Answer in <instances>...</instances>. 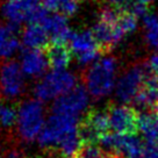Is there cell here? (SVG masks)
<instances>
[{
    "mask_svg": "<svg viewBox=\"0 0 158 158\" xmlns=\"http://www.w3.org/2000/svg\"><path fill=\"white\" fill-rule=\"evenodd\" d=\"M107 152L98 143L83 144L74 158H106Z\"/></svg>",
    "mask_w": 158,
    "mask_h": 158,
    "instance_id": "obj_21",
    "label": "cell"
},
{
    "mask_svg": "<svg viewBox=\"0 0 158 158\" xmlns=\"http://www.w3.org/2000/svg\"><path fill=\"white\" fill-rule=\"evenodd\" d=\"M79 123L77 116L51 113L37 138L40 145L44 149H57L65 135L78 128Z\"/></svg>",
    "mask_w": 158,
    "mask_h": 158,
    "instance_id": "obj_6",
    "label": "cell"
},
{
    "mask_svg": "<svg viewBox=\"0 0 158 158\" xmlns=\"http://www.w3.org/2000/svg\"><path fill=\"white\" fill-rule=\"evenodd\" d=\"M49 66L52 70H66L72 59V51L68 44L50 43L44 49Z\"/></svg>",
    "mask_w": 158,
    "mask_h": 158,
    "instance_id": "obj_16",
    "label": "cell"
},
{
    "mask_svg": "<svg viewBox=\"0 0 158 158\" xmlns=\"http://www.w3.org/2000/svg\"><path fill=\"white\" fill-rule=\"evenodd\" d=\"M144 37L149 47L158 50V14L148 13L143 18Z\"/></svg>",
    "mask_w": 158,
    "mask_h": 158,
    "instance_id": "obj_19",
    "label": "cell"
},
{
    "mask_svg": "<svg viewBox=\"0 0 158 158\" xmlns=\"http://www.w3.org/2000/svg\"><path fill=\"white\" fill-rule=\"evenodd\" d=\"M81 122L89 126L99 137L108 133L109 120L107 110H89L81 120Z\"/></svg>",
    "mask_w": 158,
    "mask_h": 158,
    "instance_id": "obj_17",
    "label": "cell"
},
{
    "mask_svg": "<svg viewBox=\"0 0 158 158\" xmlns=\"http://www.w3.org/2000/svg\"><path fill=\"white\" fill-rule=\"evenodd\" d=\"M147 63H148V66L149 69H150V71H151L152 76L156 79H158V54L152 55L147 60Z\"/></svg>",
    "mask_w": 158,
    "mask_h": 158,
    "instance_id": "obj_23",
    "label": "cell"
},
{
    "mask_svg": "<svg viewBox=\"0 0 158 158\" xmlns=\"http://www.w3.org/2000/svg\"><path fill=\"white\" fill-rule=\"evenodd\" d=\"M123 10H127L128 12H130L131 14H134L136 18H144L145 15L148 14V8H147V5L143 4V2H141V1H137V0H135V1H129V4L126 7H124Z\"/></svg>",
    "mask_w": 158,
    "mask_h": 158,
    "instance_id": "obj_22",
    "label": "cell"
},
{
    "mask_svg": "<svg viewBox=\"0 0 158 158\" xmlns=\"http://www.w3.org/2000/svg\"><path fill=\"white\" fill-rule=\"evenodd\" d=\"M22 44L25 49L44 50L50 44V37L44 27L40 23H28L22 31Z\"/></svg>",
    "mask_w": 158,
    "mask_h": 158,
    "instance_id": "obj_13",
    "label": "cell"
},
{
    "mask_svg": "<svg viewBox=\"0 0 158 158\" xmlns=\"http://www.w3.org/2000/svg\"><path fill=\"white\" fill-rule=\"evenodd\" d=\"M41 25L44 27L50 37V43L57 44H68L70 37L72 35V30L69 28L66 16L58 13H51L45 16Z\"/></svg>",
    "mask_w": 158,
    "mask_h": 158,
    "instance_id": "obj_11",
    "label": "cell"
},
{
    "mask_svg": "<svg viewBox=\"0 0 158 158\" xmlns=\"http://www.w3.org/2000/svg\"><path fill=\"white\" fill-rule=\"evenodd\" d=\"M7 1H20V0H7Z\"/></svg>",
    "mask_w": 158,
    "mask_h": 158,
    "instance_id": "obj_28",
    "label": "cell"
},
{
    "mask_svg": "<svg viewBox=\"0 0 158 158\" xmlns=\"http://www.w3.org/2000/svg\"><path fill=\"white\" fill-rule=\"evenodd\" d=\"M153 112H155V114H156V116L158 118V105L156 106V108L153 109Z\"/></svg>",
    "mask_w": 158,
    "mask_h": 158,
    "instance_id": "obj_27",
    "label": "cell"
},
{
    "mask_svg": "<svg viewBox=\"0 0 158 158\" xmlns=\"http://www.w3.org/2000/svg\"><path fill=\"white\" fill-rule=\"evenodd\" d=\"M133 105L138 109L148 112V109L153 110L158 105V79L153 76L147 80L143 89L139 91L135 98Z\"/></svg>",
    "mask_w": 158,
    "mask_h": 158,
    "instance_id": "obj_14",
    "label": "cell"
},
{
    "mask_svg": "<svg viewBox=\"0 0 158 158\" xmlns=\"http://www.w3.org/2000/svg\"><path fill=\"white\" fill-rule=\"evenodd\" d=\"M68 45L77 56L79 64L85 66L95 63L100 54H102V50L94 37L93 31L91 30L72 31Z\"/></svg>",
    "mask_w": 158,
    "mask_h": 158,
    "instance_id": "obj_7",
    "label": "cell"
},
{
    "mask_svg": "<svg viewBox=\"0 0 158 158\" xmlns=\"http://www.w3.org/2000/svg\"><path fill=\"white\" fill-rule=\"evenodd\" d=\"M76 76L68 70H51L35 86V98L42 102L56 100L77 86Z\"/></svg>",
    "mask_w": 158,
    "mask_h": 158,
    "instance_id": "obj_4",
    "label": "cell"
},
{
    "mask_svg": "<svg viewBox=\"0 0 158 158\" xmlns=\"http://www.w3.org/2000/svg\"><path fill=\"white\" fill-rule=\"evenodd\" d=\"M20 40L18 37V27L0 23V58L7 59L19 50Z\"/></svg>",
    "mask_w": 158,
    "mask_h": 158,
    "instance_id": "obj_15",
    "label": "cell"
},
{
    "mask_svg": "<svg viewBox=\"0 0 158 158\" xmlns=\"http://www.w3.org/2000/svg\"><path fill=\"white\" fill-rule=\"evenodd\" d=\"M21 69L28 77H41L49 68V62L44 50L25 49L21 57Z\"/></svg>",
    "mask_w": 158,
    "mask_h": 158,
    "instance_id": "obj_12",
    "label": "cell"
},
{
    "mask_svg": "<svg viewBox=\"0 0 158 158\" xmlns=\"http://www.w3.org/2000/svg\"><path fill=\"white\" fill-rule=\"evenodd\" d=\"M110 5H113L114 7H118V8H124L126 6L129 4L130 0H107Z\"/></svg>",
    "mask_w": 158,
    "mask_h": 158,
    "instance_id": "obj_24",
    "label": "cell"
},
{
    "mask_svg": "<svg viewBox=\"0 0 158 158\" xmlns=\"http://www.w3.org/2000/svg\"><path fill=\"white\" fill-rule=\"evenodd\" d=\"M116 70L118 62L112 56L98 59L85 70V87L92 98L102 99L113 91L116 86Z\"/></svg>",
    "mask_w": 158,
    "mask_h": 158,
    "instance_id": "obj_1",
    "label": "cell"
},
{
    "mask_svg": "<svg viewBox=\"0 0 158 158\" xmlns=\"http://www.w3.org/2000/svg\"><path fill=\"white\" fill-rule=\"evenodd\" d=\"M89 104V93L87 89L81 85H77L73 89L59 97L54 101L51 113L65 114L79 118L85 112Z\"/></svg>",
    "mask_w": 158,
    "mask_h": 158,
    "instance_id": "obj_8",
    "label": "cell"
},
{
    "mask_svg": "<svg viewBox=\"0 0 158 158\" xmlns=\"http://www.w3.org/2000/svg\"><path fill=\"white\" fill-rule=\"evenodd\" d=\"M151 76L152 73L149 69L147 60L133 64L118 78L115 86L116 98L123 104H133L139 91L143 89L144 84Z\"/></svg>",
    "mask_w": 158,
    "mask_h": 158,
    "instance_id": "obj_5",
    "label": "cell"
},
{
    "mask_svg": "<svg viewBox=\"0 0 158 158\" xmlns=\"http://www.w3.org/2000/svg\"><path fill=\"white\" fill-rule=\"evenodd\" d=\"M137 1H141V2H143V4H145V5H148V4L153 2L155 0H137Z\"/></svg>",
    "mask_w": 158,
    "mask_h": 158,
    "instance_id": "obj_26",
    "label": "cell"
},
{
    "mask_svg": "<svg viewBox=\"0 0 158 158\" xmlns=\"http://www.w3.org/2000/svg\"><path fill=\"white\" fill-rule=\"evenodd\" d=\"M23 71L21 65L13 60H8L0 68V93L6 99H15L20 97L23 86Z\"/></svg>",
    "mask_w": 158,
    "mask_h": 158,
    "instance_id": "obj_10",
    "label": "cell"
},
{
    "mask_svg": "<svg viewBox=\"0 0 158 158\" xmlns=\"http://www.w3.org/2000/svg\"><path fill=\"white\" fill-rule=\"evenodd\" d=\"M92 31L102 52H109L128 34L122 25V8L105 7Z\"/></svg>",
    "mask_w": 158,
    "mask_h": 158,
    "instance_id": "obj_2",
    "label": "cell"
},
{
    "mask_svg": "<svg viewBox=\"0 0 158 158\" xmlns=\"http://www.w3.org/2000/svg\"><path fill=\"white\" fill-rule=\"evenodd\" d=\"M18 112L16 109L6 102H0V126L5 129H10L16 126Z\"/></svg>",
    "mask_w": 158,
    "mask_h": 158,
    "instance_id": "obj_20",
    "label": "cell"
},
{
    "mask_svg": "<svg viewBox=\"0 0 158 158\" xmlns=\"http://www.w3.org/2000/svg\"><path fill=\"white\" fill-rule=\"evenodd\" d=\"M42 5L51 13L71 16L78 10V0H41Z\"/></svg>",
    "mask_w": 158,
    "mask_h": 158,
    "instance_id": "obj_18",
    "label": "cell"
},
{
    "mask_svg": "<svg viewBox=\"0 0 158 158\" xmlns=\"http://www.w3.org/2000/svg\"><path fill=\"white\" fill-rule=\"evenodd\" d=\"M109 120V128L113 133L136 134L138 131L139 114L136 109L126 105H113L107 109Z\"/></svg>",
    "mask_w": 158,
    "mask_h": 158,
    "instance_id": "obj_9",
    "label": "cell"
},
{
    "mask_svg": "<svg viewBox=\"0 0 158 158\" xmlns=\"http://www.w3.org/2000/svg\"><path fill=\"white\" fill-rule=\"evenodd\" d=\"M6 158H21V153H20L19 150L12 149V150H10V151L7 152Z\"/></svg>",
    "mask_w": 158,
    "mask_h": 158,
    "instance_id": "obj_25",
    "label": "cell"
},
{
    "mask_svg": "<svg viewBox=\"0 0 158 158\" xmlns=\"http://www.w3.org/2000/svg\"><path fill=\"white\" fill-rule=\"evenodd\" d=\"M45 124L44 107L39 99H30L22 102L18 110L16 129L25 142H33L39 138Z\"/></svg>",
    "mask_w": 158,
    "mask_h": 158,
    "instance_id": "obj_3",
    "label": "cell"
},
{
    "mask_svg": "<svg viewBox=\"0 0 158 158\" xmlns=\"http://www.w3.org/2000/svg\"><path fill=\"white\" fill-rule=\"evenodd\" d=\"M0 158H1V156H0Z\"/></svg>",
    "mask_w": 158,
    "mask_h": 158,
    "instance_id": "obj_29",
    "label": "cell"
}]
</instances>
